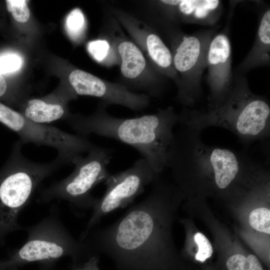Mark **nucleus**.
<instances>
[{
    "label": "nucleus",
    "instance_id": "obj_1",
    "mask_svg": "<svg viewBox=\"0 0 270 270\" xmlns=\"http://www.w3.org/2000/svg\"><path fill=\"white\" fill-rule=\"evenodd\" d=\"M158 177L143 200L112 224L92 229L84 240L94 254L108 256L116 270H177L161 242V206L173 188Z\"/></svg>",
    "mask_w": 270,
    "mask_h": 270
},
{
    "label": "nucleus",
    "instance_id": "obj_2",
    "mask_svg": "<svg viewBox=\"0 0 270 270\" xmlns=\"http://www.w3.org/2000/svg\"><path fill=\"white\" fill-rule=\"evenodd\" d=\"M102 102L90 116L70 115L66 120L76 134L113 138L137 150L159 174L166 167L167 153L180 114L169 106L154 114L132 118L114 116Z\"/></svg>",
    "mask_w": 270,
    "mask_h": 270
},
{
    "label": "nucleus",
    "instance_id": "obj_3",
    "mask_svg": "<svg viewBox=\"0 0 270 270\" xmlns=\"http://www.w3.org/2000/svg\"><path fill=\"white\" fill-rule=\"evenodd\" d=\"M177 126L168 150L166 167L180 185L191 178H204L216 188L224 190L238 176L254 174L262 168L244 150L207 144L201 132L182 124Z\"/></svg>",
    "mask_w": 270,
    "mask_h": 270
},
{
    "label": "nucleus",
    "instance_id": "obj_4",
    "mask_svg": "<svg viewBox=\"0 0 270 270\" xmlns=\"http://www.w3.org/2000/svg\"><path fill=\"white\" fill-rule=\"evenodd\" d=\"M232 90L219 107L198 110L184 108L178 124L202 132L212 126L225 128L245 146L269 138L270 105L264 96L254 94L244 76L235 71Z\"/></svg>",
    "mask_w": 270,
    "mask_h": 270
},
{
    "label": "nucleus",
    "instance_id": "obj_5",
    "mask_svg": "<svg viewBox=\"0 0 270 270\" xmlns=\"http://www.w3.org/2000/svg\"><path fill=\"white\" fill-rule=\"evenodd\" d=\"M23 145L20 140L14 144L0 168V244L8 234L24 230L18 222L20 213L42 182L66 165L58 157L48 162L31 160L23 154Z\"/></svg>",
    "mask_w": 270,
    "mask_h": 270
},
{
    "label": "nucleus",
    "instance_id": "obj_6",
    "mask_svg": "<svg viewBox=\"0 0 270 270\" xmlns=\"http://www.w3.org/2000/svg\"><path fill=\"white\" fill-rule=\"evenodd\" d=\"M24 243L4 261V270H19L36 262H58L66 256L82 260L96 254L84 241L76 239L64 224L59 208L53 204L48 214L36 224L24 226Z\"/></svg>",
    "mask_w": 270,
    "mask_h": 270
},
{
    "label": "nucleus",
    "instance_id": "obj_7",
    "mask_svg": "<svg viewBox=\"0 0 270 270\" xmlns=\"http://www.w3.org/2000/svg\"><path fill=\"white\" fill-rule=\"evenodd\" d=\"M158 26L170 44L178 77L177 100L184 108H192L202 95V78L206 68L208 48L218 27L186 34L180 24L170 21H163Z\"/></svg>",
    "mask_w": 270,
    "mask_h": 270
},
{
    "label": "nucleus",
    "instance_id": "obj_8",
    "mask_svg": "<svg viewBox=\"0 0 270 270\" xmlns=\"http://www.w3.org/2000/svg\"><path fill=\"white\" fill-rule=\"evenodd\" d=\"M87 153L86 156L81 155L74 160V168L70 174L46 187L40 188L36 202L44 204L54 200L65 201L78 217L92 209L97 198L91 192L110 174L108 168L112 151L95 145Z\"/></svg>",
    "mask_w": 270,
    "mask_h": 270
},
{
    "label": "nucleus",
    "instance_id": "obj_9",
    "mask_svg": "<svg viewBox=\"0 0 270 270\" xmlns=\"http://www.w3.org/2000/svg\"><path fill=\"white\" fill-rule=\"evenodd\" d=\"M0 122L15 132L23 144H33L54 148L58 152L56 157L66 164H73L78 157L95 146L88 138L32 122L0 102Z\"/></svg>",
    "mask_w": 270,
    "mask_h": 270
},
{
    "label": "nucleus",
    "instance_id": "obj_10",
    "mask_svg": "<svg viewBox=\"0 0 270 270\" xmlns=\"http://www.w3.org/2000/svg\"><path fill=\"white\" fill-rule=\"evenodd\" d=\"M158 176L142 158L137 160L128 168L110 174L104 182L105 192L102 198H96L91 216L79 240H84L104 216L128 206L144 192L146 187L152 184Z\"/></svg>",
    "mask_w": 270,
    "mask_h": 270
},
{
    "label": "nucleus",
    "instance_id": "obj_11",
    "mask_svg": "<svg viewBox=\"0 0 270 270\" xmlns=\"http://www.w3.org/2000/svg\"><path fill=\"white\" fill-rule=\"evenodd\" d=\"M114 31L111 41L118 54L121 84L130 92L144 94L150 97L160 96L163 92L164 76L158 72L147 60L136 44L124 35H119L118 30Z\"/></svg>",
    "mask_w": 270,
    "mask_h": 270
},
{
    "label": "nucleus",
    "instance_id": "obj_12",
    "mask_svg": "<svg viewBox=\"0 0 270 270\" xmlns=\"http://www.w3.org/2000/svg\"><path fill=\"white\" fill-rule=\"evenodd\" d=\"M230 13L225 28L212 38L206 56V82L209 88L208 108L220 106L228 96L233 86L234 74L232 68V46L229 38Z\"/></svg>",
    "mask_w": 270,
    "mask_h": 270
},
{
    "label": "nucleus",
    "instance_id": "obj_13",
    "mask_svg": "<svg viewBox=\"0 0 270 270\" xmlns=\"http://www.w3.org/2000/svg\"><path fill=\"white\" fill-rule=\"evenodd\" d=\"M110 9L136 45L146 53L155 70L162 76L172 80L176 86L178 77L174 68L172 54L159 34L144 22L124 11L115 8Z\"/></svg>",
    "mask_w": 270,
    "mask_h": 270
},
{
    "label": "nucleus",
    "instance_id": "obj_14",
    "mask_svg": "<svg viewBox=\"0 0 270 270\" xmlns=\"http://www.w3.org/2000/svg\"><path fill=\"white\" fill-rule=\"evenodd\" d=\"M156 14L175 24L216 26L222 12L218 0H162L154 2Z\"/></svg>",
    "mask_w": 270,
    "mask_h": 270
},
{
    "label": "nucleus",
    "instance_id": "obj_15",
    "mask_svg": "<svg viewBox=\"0 0 270 270\" xmlns=\"http://www.w3.org/2000/svg\"><path fill=\"white\" fill-rule=\"evenodd\" d=\"M270 64V8L264 6L259 10L258 24L254 42L235 72L244 74L250 70Z\"/></svg>",
    "mask_w": 270,
    "mask_h": 270
},
{
    "label": "nucleus",
    "instance_id": "obj_16",
    "mask_svg": "<svg viewBox=\"0 0 270 270\" xmlns=\"http://www.w3.org/2000/svg\"><path fill=\"white\" fill-rule=\"evenodd\" d=\"M20 114L27 119L40 124L62 118L66 120L70 115L67 113L64 105L40 98L29 100Z\"/></svg>",
    "mask_w": 270,
    "mask_h": 270
},
{
    "label": "nucleus",
    "instance_id": "obj_17",
    "mask_svg": "<svg viewBox=\"0 0 270 270\" xmlns=\"http://www.w3.org/2000/svg\"><path fill=\"white\" fill-rule=\"evenodd\" d=\"M87 48L92 58L97 62L106 64L112 63L116 49L111 42L106 40H98L88 42ZM117 53V52H116Z\"/></svg>",
    "mask_w": 270,
    "mask_h": 270
},
{
    "label": "nucleus",
    "instance_id": "obj_18",
    "mask_svg": "<svg viewBox=\"0 0 270 270\" xmlns=\"http://www.w3.org/2000/svg\"><path fill=\"white\" fill-rule=\"evenodd\" d=\"M228 270H264L258 258L250 254L245 256L242 254H235L226 260Z\"/></svg>",
    "mask_w": 270,
    "mask_h": 270
},
{
    "label": "nucleus",
    "instance_id": "obj_19",
    "mask_svg": "<svg viewBox=\"0 0 270 270\" xmlns=\"http://www.w3.org/2000/svg\"><path fill=\"white\" fill-rule=\"evenodd\" d=\"M86 26L84 16L80 10L76 8L68 16L66 27L70 36L74 39H78L82 36Z\"/></svg>",
    "mask_w": 270,
    "mask_h": 270
},
{
    "label": "nucleus",
    "instance_id": "obj_20",
    "mask_svg": "<svg viewBox=\"0 0 270 270\" xmlns=\"http://www.w3.org/2000/svg\"><path fill=\"white\" fill-rule=\"evenodd\" d=\"M250 226L258 231L270 234V210L265 208L253 210L249 216Z\"/></svg>",
    "mask_w": 270,
    "mask_h": 270
},
{
    "label": "nucleus",
    "instance_id": "obj_21",
    "mask_svg": "<svg viewBox=\"0 0 270 270\" xmlns=\"http://www.w3.org/2000/svg\"><path fill=\"white\" fill-rule=\"evenodd\" d=\"M24 0H6L8 10L12 13L14 19L20 22H27L30 16V10Z\"/></svg>",
    "mask_w": 270,
    "mask_h": 270
},
{
    "label": "nucleus",
    "instance_id": "obj_22",
    "mask_svg": "<svg viewBox=\"0 0 270 270\" xmlns=\"http://www.w3.org/2000/svg\"><path fill=\"white\" fill-rule=\"evenodd\" d=\"M22 59L14 53L0 54V74H6L17 71L21 66Z\"/></svg>",
    "mask_w": 270,
    "mask_h": 270
},
{
    "label": "nucleus",
    "instance_id": "obj_23",
    "mask_svg": "<svg viewBox=\"0 0 270 270\" xmlns=\"http://www.w3.org/2000/svg\"><path fill=\"white\" fill-rule=\"evenodd\" d=\"M194 238L198 247V252L195 256L196 260L204 262L212 254V246L207 238L201 232H197Z\"/></svg>",
    "mask_w": 270,
    "mask_h": 270
},
{
    "label": "nucleus",
    "instance_id": "obj_24",
    "mask_svg": "<svg viewBox=\"0 0 270 270\" xmlns=\"http://www.w3.org/2000/svg\"><path fill=\"white\" fill-rule=\"evenodd\" d=\"M100 257L99 255L94 254L82 260H70L68 270H101Z\"/></svg>",
    "mask_w": 270,
    "mask_h": 270
},
{
    "label": "nucleus",
    "instance_id": "obj_25",
    "mask_svg": "<svg viewBox=\"0 0 270 270\" xmlns=\"http://www.w3.org/2000/svg\"><path fill=\"white\" fill-rule=\"evenodd\" d=\"M38 264L36 270H61L58 267L56 262H46Z\"/></svg>",
    "mask_w": 270,
    "mask_h": 270
},
{
    "label": "nucleus",
    "instance_id": "obj_26",
    "mask_svg": "<svg viewBox=\"0 0 270 270\" xmlns=\"http://www.w3.org/2000/svg\"><path fill=\"white\" fill-rule=\"evenodd\" d=\"M8 90V85L2 76L0 74V98L4 96L6 94Z\"/></svg>",
    "mask_w": 270,
    "mask_h": 270
},
{
    "label": "nucleus",
    "instance_id": "obj_27",
    "mask_svg": "<svg viewBox=\"0 0 270 270\" xmlns=\"http://www.w3.org/2000/svg\"><path fill=\"white\" fill-rule=\"evenodd\" d=\"M4 260H0V270H2Z\"/></svg>",
    "mask_w": 270,
    "mask_h": 270
}]
</instances>
